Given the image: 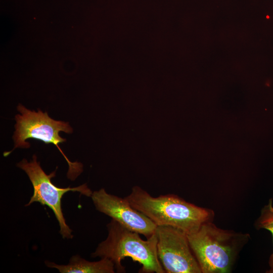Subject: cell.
<instances>
[{
    "label": "cell",
    "instance_id": "5",
    "mask_svg": "<svg viewBox=\"0 0 273 273\" xmlns=\"http://www.w3.org/2000/svg\"><path fill=\"white\" fill-rule=\"evenodd\" d=\"M17 166L24 170L27 174L33 188V194L28 204L29 206L34 202H39L42 205H47L53 211L60 228V233L63 239H72V230L66 222L61 207V199L63 196L68 192H78L87 197H91L92 191L86 184L79 186L66 188L57 187L52 183L51 179L55 176L56 170L47 174L37 161L34 155L32 160L28 162L23 159L17 164Z\"/></svg>",
    "mask_w": 273,
    "mask_h": 273
},
{
    "label": "cell",
    "instance_id": "7",
    "mask_svg": "<svg viewBox=\"0 0 273 273\" xmlns=\"http://www.w3.org/2000/svg\"><path fill=\"white\" fill-rule=\"evenodd\" d=\"M90 197L96 210L130 230L147 238L155 233L157 225L143 213L133 208L125 198L109 194L104 188L93 192Z\"/></svg>",
    "mask_w": 273,
    "mask_h": 273
},
{
    "label": "cell",
    "instance_id": "4",
    "mask_svg": "<svg viewBox=\"0 0 273 273\" xmlns=\"http://www.w3.org/2000/svg\"><path fill=\"white\" fill-rule=\"evenodd\" d=\"M17 110L20 114H17L15 119L16 123L13 136L14 148L5 152L4 156L9 155L17 148H29L30 146L28 139H34L47 144L55 145L67 161L69 170L67 176L71 180L75 179L82 171L81 163L71 162L61 149L59 144L66 141L59 135L60 131L71 133L73 129L68 122L58 121L51 118L47 112H43L39 109L37 111H31L21 104H19Z\"/></svg>",
    "mask_w": 273,
    "mask_h": 273
},
{
    "label": "cell",
    "instance_id": "2",
    "mask_svg": "<svg viewBox=\"0 0 273 273\" xmlns=\"http://www.w3.org/2000/svg\"><path fill=\"white\" fill-rule=\"evenodd\" d=\"M188 238L202 273H229L250 236L222 229L208 221Z\"/></svg>",
    "mask_w": 273,
    "mask_h": 273
},
{
    "label": "cell",
    "instance_id": "9",
    "mask_svg": "<svg viewBox=\"0 0 273 273\" xmlns=\"http://www.w3.org/2000/svg\"><path fill=\"white\" fill-rule=\"evenodd\" d=\"M254 227L257 230L265 229L269 231L272 236L273 243V206L272 199H269L267 205H265L261 209L260 215L254 222ZM268 264L269 269L268 273H273V252L270 255Z\"/></svg>",
    "mask_w": 273,
    "mask_h": 273
},
{
    "label": "cell",
    "instance_id": "1",
    "mask_svg": "<svg viewBox=\"0 0 273 273\" xmlns=\"http://www.w3.org/2000/svg\"><path fill=\"white\" fill-rule=\"evenodd\" d=\"M131 206L143 213L157 226L178 229L187 235L197 231L208 221H213V210L188 202L174 194L152 196L138 186L125 197Z\"/></svg>",
    "mask_w": 273,
    "mask_h": 273
},
{
    "label": "cell",
    "instance_id": "8",
    "mask_svg": "<svg viewBox=\"0 0 273 273\" xmlns=\"http://www.w3.org/2000/svg\"><path fill=\"white\" fill-rule=\"evenodd\" d=\"M46 265L58 269L61 273H114L115 268L114 263L108 258H101L97 261H89L78 255L73 256L67 265H59L45 261Z\"/></svg>",
    "mask_w": 273,
    "mask_h": 273
},
{
    "label": "cell",
    "instance_id": "6",
    "mask_svg": "<svg viewBox=\"0 0 273 273\" xmlns=\"http://www.w3.org/2000/svg\"><path fill=\"white\" fill-rule=\"evenodd\" d=\"M157 253L166 273H202L190 247L188 235L170 226H157Z\"/></svg>",
    "mask_w": 273,
    "mask_h": 273
},
{
    "label": "cell",
    "instance_id": "3",
    "mask_svg": "<svg viewBox=\"0 0 273 273\" xmlns=\"http://www.w3.org/2000/svg\"><path fill=\"white\" fill-rule=\"evenodd\" d=\"M107 238L99 244L91 254L93 257L108 258L114 264L117 272H124L121 261L126 257L142 265L139 272L165 273L157 253V239L155 233L146 240L140 234L111 219L107 225Z\"/></svg>",
    "mask_w": 273,
    "mask_h": 273
}]
</instances>
